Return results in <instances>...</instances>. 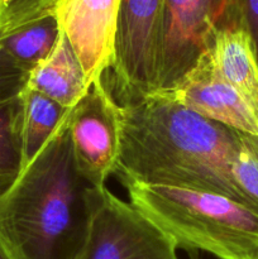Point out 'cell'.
Instances as JSON below:
<instances>
[{"label": "cell", "instance_id": "obj_10", "mask_svg": "<svg viewBox=\"0 0 258 259\" xmlns=\"http://www.w3.org/2000/svg\"><path fill=\"white\" fill-rule=\"evenodd\" d=\"M27 88L66 109H72L90 89L77 56L61 30L50 55L29 72Z\"/></svg>", "mask_w": 258, "mask_h": 259}, {"label": "cell", "instance_id": "obj_2", "mask_svg": "<svg viewBox=\"0 0 258 259\" xmlns=\"http://www.w3.org/2000/svg\"><path fill=\"white\" fill-rule=\"evenodd\" d=\"M70 110L0 196V243L13 259H78L85 247L101 190L73 161Z\"/></svg>", "mask_w": 258, "mask_h": 259}, {"label": "cell", "instance_id": "obj_6", "mask_svg": "<svg viewBox=\"0 0 258 259\" xmlns=\"http://www.w3.org/2000/svg\"><path fill=\"white\" fill-rule=\"evenodd\" d=\"M176 244L132 202L101 190L78 259H180Z\"/></svg>", "mask_w": 258, "mask_h": 259}, {"label": "cell", "instance_id": "obj_19", "mask_svg": "<svg viewBox=\"0 0 258 259\" xmlns=\"http://www.w3.org/2000/svg\"><path fill=\"white\" fill-rule=\"evenodd\" d=\"M0 259H13L12 257H10V254L8 253V250L5 249L4 245L0 243Z\"/></svg>", "mask_w": 258, "mask_h": 259}, {"label": "cell", "instance_id": "obj_15", "mask_svg": "<svg viewBox=\"0 0 258 259\" xmlns=\"http://www.w3.org/2000/svg\"><path fill=\"white\" fill-rule=\"evenodd\" d=\"M58 0H0V37L53 15Z\"/></svg>", "mask_w": 258, "mask_h": 259}, {"label": "cell", "instance_id": "obj_14", "mask_svg": "<svg viewBox=\"0 0 258 259\" xmlns=\"http://www.w3.org/2000/svg\"><path fill=\"white\" fill-rule=\"evenodd\" d=\"M23 171L22 94L0 106V196L14 185Z\"/></svg>", "mask_w": 258, "mask_h": 259}, {"label": "cell", "instance_id": "obj_18", "mask_svg": "<svg viewBox=\"0 0 258 259\" xmlns=\"http://www.w3.org/2000/svg\"><path fill=\"white\" fill-rule=\"evenodd\" d=\"M237 23L248 33L258 61V0H233Z\"/></svg>", "mask_w": 258, "mask_h": 259}, {"label": "cell", "instance_id": "obj_11", "mask_svg": "<svg viewBox=\"0 0 258 259\" xmlns=\"http://www.w3.org/2000/svg\"><path fill=\"white\" fill-rule=\"evenodd\" d=\"M209 53L223 77L258 119V61L248 33L240 25L219 30Z\"/></svg>", "mask_w": 258, "mask_h": 259}, {"label": "cell", "instance_id": "obj_4", "mask_svg": "<svg viewBox=\"0 0 258 259\" xmlns=\"http://www.w3.org/2000/svg\"><path fill=\"white\" fill-rule=\"evenodd\" d=\"M232 25H239L233 0H164L156 93L171 90Z\"/></svg>", "mask_w": 258, "mask_h": 259}, {"label": "cell", "instance_id": "obj_16", "mask_svg": "<svg viewBox=\"0 0 258 259\" xmlns=\"http://www.w3.org/2000/svg\"><path fill=\"white\" fill-rule=\"evenodd\" d=\"M234 177L252 209L258 211V137L243 134Z\"/></svg>", "mask_w": 258, "mask_h": 259}, {"label": "cell", "instance_id": "obj_5", "mask_svg": "<svg viewBox=\"0 0 258 259\" xmlns=\"http://www.w3.org/2000/svg\"><path fill=\"white\" fill-rule=\"evenodd\" d=\"M164 0H119L111 71L120 103L157 90V62Z\"/></svg>", "mask_w": 258, "mask_h": 259}, {"label": "cell", "instance_id": "obj_17", "mask_svg": "<svg viewBox=\"0 0 258 259\" xmlns=\"http://www.w3.org/2000/svg\"><path fill=\"white\" fill-rule=\"evenodd\" d=\"M29 72L23 70L0 48V106L20 96L27 86Z\"/></svg>", "mask_w": 258, "mask_h": 259}, {"label": "cell", "instance_id": "obj_9", "mask_svg": "<svg viewBox=\"0 0 258 259\" xmlns=\"http://www.w3.org/2000/svg\"><path fill=\"white\" fill-rule=\"evenodd\" d=\"M156 94L177 101L204 118L258 137V119L223 77L209 52L171 90Z\"/></svg>", "mask_w": 258, "mask_h": 259}, {"label": "cell", "instance_id": "obj_3", "mask_svg": "<svg viewBox=\"0 0 258 259\" xmlns=\"http://www.w3.org/2000/svg\"><path fill=\"white\" fill-rule=\"evenodd\" d=\"M131 202L177 248L218 259H258V211L227 196L161 185L132 184Z\"/></svg>", "mask_w": 258, "mask_h": 259}, {"label": "cell", "instance_id": "obj_13", "mask_svg": "<svg viewBox=\"0 0 258 259\" xmlns=\"http://www.w3.org/2000/svg\"><path fill=\"white\" fill-rule=\"evenodd\" d=\"M60 28L55 15L25 24L0 37V48L23 70L30 72L55 47Z\"/></svg>", "mask_w": 258, "mask_h": 259}, {"label": "cell", "instance_id": "obj_8", "mask_svg": "<svg viewBox=\"0 0 258 259\" xmlns=\"http://www.w3.org/2000/svg\"><path fill=\"white\" fill-rule=\"evenodd\" d=\"M119 0H58L55 13L81 63L86 82L103 77L111 67L115 50Z\"/></svg>", "mask_w": 258, "mask_h": 259}, {"label": "cell", "instance_id": "obj_7", "mask_svg": "<svg viewBox=\"0 0 258 259\" xmlns=\"http://www.w3.org/2000/svg\"><path fill=\"white\" fill-rule=\"evenodd\" d=\"M68 125L77 171L91 186L105 189L120 148V111L103 77L71 109Z\"/></svg>", "mask_w": 258, "mask_h": 259}, {"label": "cell", "instance_id": "obj_1", "mask_svg": "<svg viewBox=\"0 0 258 259\" xmlns=\"http://www.w3.org/2000/svg\"><path fill=\"white\" fill-rule=\"evenodd\" d=\"M114 175L124 187L161 185L223 195L250 207L234 177L243 134L152 94L119 103Z\"/></svg>", "mask_w": 258, "mask_h": 259}, {"label": "cell", "instance_id": "obj_12", "mask_svg": "<svg viewBox=\"0 0 258 259\" xmlns=\"http://www.w3.org/2000/svg\"><path fill=\"white\" fill-rule=\"evenodd\" d=\"M23 100V168L46 146L70 109L25 86Z\"/></svg>", "mask_w": 258, "mask_h": 259}]
</instances>
